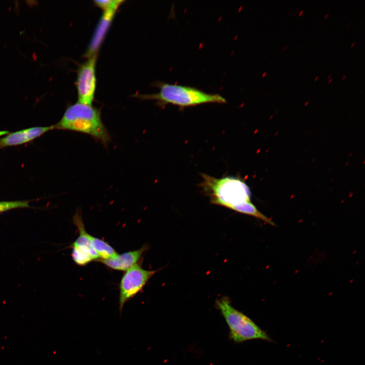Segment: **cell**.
I'll return each mask as SVG.
<instances>
[{"label":"cell","mask_w":365,"mask_h":365,"mask_svg":"<svg viewBox=\"0 0 365 365\" xmlns=\"http://www.w3.org/2000/svg\"><path fill=\"white\" fill-rule=\"evenodd\" d=\"M351 23V22H350L349 23H348V24L347 25V26H349L350 25Z\"/></svg>","instance_id":"24"},{"label":"cell","mask_w":365,"mask_h":365,"mask_svg":"<svg viewBox=\"0 0 365 365\" xmlns=\"http://www.w3.org/2000/svg\"><path fill=\"white\" fill-rule=\"evenodd\" d=\"M331 77V75H330L327 77V79H329Z\"/></svg>","instance_id":"23"},{"label":"cell","mask_w":365,"mask_h":365,"mask_svg":"<svg viewBox=\"0 0 365 365\" xmlns=\"http://www.w3.org/2000/svg\"><path fill=\"white\" fill-rule=\"evenodd\" d=\"M328 15H329V14H328V13H327V14L324 16V18L325 19L326 18H327V16H328Z\"/></svg>","instance_id":"17"},{"label":"cell","mask_w":365,"mask_h":365,"mask_svg":"<svg viewBox=\"0 0 365 365\" xmlns=\"http://www.w3.org/2000/svg\"><path fill=\"white\" fill-rule=\"evenodd\" d=\"M318 77H319L318 76H316L314 79V81H316L317 80V79L318 78Z\"/></svg>","instance_id":"20"},{"label":"cell","mask_w":365,"mask_h":365,"mask_svg":"<svg viewBox=\"0 0 365 365\" xmlns=\"http://www.w3.org/2000/svg\"><path fill=\"white\" fill-rule=\"evenodd\" d=\"M97 58L96 55L87 58L78 68L76 83L78 102L88 105L92 104L96 86Z\"/></svg>","instance_id":"6"},{"label":"cell","mask_w":365,"mask_h":365,"mask_svg":"<svg viewBox=\"0 0 365 365\" xmlns=\"http://www.w3.org/2000/svg\"><path fill=\"white\" fill-rule=\"evenodd\" d=\"M215 305L230 330V337L236 343L253 339L271 341L269 335L249 317L235 308L227 297L217 300Z\"/></svg>","instance_id":"4"},{"label":"cell","mask_w":365,"mask_h":365,"mask_svg":"<svg viewBox=\"0 0 365 365\" xmlns=\"http://www.w3.org/2000/svg\"><path fill=\"white\" fill-rule=\"evenodd\" d=\"M355 42H354L353 43H352V44H351V45L350 47H352L355 45Z\"/></svg>","instance_id":"18"},{"label":"cell","mask_w":365,"mask_h":365,"mask_svg":"<svg viewBox=\"0 0 365 365\" xmlns=\"http://www.w3.org/2000/svg\"><path fill=\"white\" fill-rule=\"evenodd\" d=\"M303 11H303V10H301V11L300 12V13H299V16H301L302 14L303 13Z\"/></svg>","instance_id":"16"},{"label":"cell","mask_w":365,"mask_h":365,"mask_svg":"<svg viewBox=\"0 0 365 365\" xmlns=\"http://www.w3.org/2000/svg\"><path fill=\"white\" fill-rule=\"evenodd\" d=\"M123 2H124V1H121L119 3L103 11V14L85 53V57L88 58L94 56H97L98 50L110 28L116 12Z\"/></svg>","instance_id":"7"},{"label":"cell","mask_w":365,"mask_h":365,"mask_svg":"<svg viewBox=\"0 0 365 365\" xmlns=\"http://www.w3.org/2000/svg\"><path fill=\"white\" fill-rule=\"evenodd\" d=\"M121 1L117 0H101L94 1L93 2L96 7L102 10L103 11L113 7Z\"/></svg>","instance_id":"14"},{"label":"cell","mask_w":365,"mask_h":365,"mask_svg":"<svg viewBox=\"0 0 365 365\" xmlns=\"http://www.w3.org/2000/svg\"><path fill=\"white\" fill-rule=\"evenodd\" d=\"M72 249L71 257L74 262L79 266H85L94 260L88 253L78 248L70 247Z\"/></svg>","instance_id":"12"},{"label":"cell","mask_w":365,"mask_h":365,"mask_svg":"<svg viewBox=\"0 0 365 365\" xmlns=\"http://www.w3.org/2000/svg\"><path fill=\"white\" fill-rule=\"evenodd\" d=\"M148 248L147 245H144L138 249L118 254L116 256L107 260H99L100 263L110 269L126 271L141 262L143 254Z\"/></svg>","instance_id":"8"},{"label":"cell","mask_w":365,"mask_h":365,"mask_svg":"<svg viewBox=\"0 0 365 365\" xmlns=\"http://www.w3.org/2000/svg\"><path fill=\"white\" fill-rule=\"evenodd\" d=\"M158 271L144 269L140 262L125 271L119 284V309L121 312L125 303L141 292Z\"/></svg>","instance_id":"5"},{"label":"cell","mask_w":365,"mask_h":365,"mask_svg":"<svg viewBox=\"0 0 365 365\" xmlns=\"http://www.w3.org/2000/svg\"><path fill=\"white\" fill-rule=\"evenodd\" d=\"M73 222L77 227L79 233V236L70 245V247L78 248L90 254L94 260H99V258L93 249L91 240V235L86 231L82 219L81 211L77 210L73 216Z\"/></svg>","instance_id":"10"},{"label":"cell","mask_w":365,"mask_h":365,"mask_svg":"<svg viewBox=\"0 0 365 365\" xmlns=\"http://www.w3.org/2000/svg\"><path fill=\"white\" fill-rule=\"evenodd\" d=\"M346 77V75H345L342 78V80H344Z\"/></svg>","instance_id":"19"},{"label":"cell","mask_w":365,"mask_h":365,"mask_svg":"<svg viewBox=\"0 0 365 365\" xmlns=\"http://www.w3.org/2000/svg\"><path fill=\"white\" fill-rule=\"evenodd\" d=\"M332 80H333V79H330L329 81H328V83H330L332 81Z\"/></svg>","instance_id":"22"},{"label":"cell","mask_w":365,"mask_h":365,"mask_svg":"<svg viewBox=\"0 0 365 365\" xmlns=\"http://www.w3.org/2000/svg\"><path fill=\"white\" fill-rule=\"evenodd\" d=\"M52 129L53 126L34 127L9 133L0 138V149L29 142Z\"/></svg>","instance_id":"9"},{"label":"cell","mask_w":365,"mask_h":365,"mask_svg":"<svg viewBox=\"0 0 365 365\" xmlns=\"http://www.w3.org/2000/svg\"><path fill=\"white\" fill-rule=\"evenodd\" d=\"M9 133L10 132L8 131H6V130L0 131V137L2 136L3 135H7V134H9Z\"/></svg>","instance_id":"15"},{"label":"cell","mask_w":365,"mask_h":365,"mask_svg":"<svg viewBox=\"0 0 365 365\" xmlns=\"http://www.w3.org/2000/svg\"><path fill=\"white\" fill-rule=\"evenodd\" d=\"M287 48V46H285L284 47H283V50H285V49Z\"/></svg>","instance_id":"21"},{"label":"cell","mask_w":365,"mask_h":365,"mask_svg":"<svg viewBox=\"0 0 365 365\" xmlns=\"http://www.w3.org/2000/svg\"><path fill=\"white\" fill-rule=\"evenodd\" d=\"M91 240L92 247L97 253L99 260L111 259L118 254L116 250L104 240L92 236H91Z\"/></svg>","instance_id":"11"},{"label":"cell","mask_w":365,"mask_h":365,"mask_svg":"<svg viewBox=\"0 0 365 365\" xmlns=\"http://www.w3.org/2000/svg\"><path fill=\"white\" fill-rule=\"evenodd\" d=\"M29 200L0 201V213L11 209L31 208Z\"/></svg>","instance_id":"13"},{"label":"cell","mask_w":365,"mask_h":365,"mask_svg":"<svg viewBox=\"0 0 365 365\" xmlns=\"http://www.w3.org/2000/svg\"><path fill=\"white\" fill-rule=\"evenodd\" d=\"M266 72H264V74H263V76H265V74H266Z\"/></svg>","instance_id":"25"},{"label":"cell","mask_w":365,"mask_h":365,"mask_svg":"<svg viewBox=\"0 0 365 365\" xmlns=\"http://www.w3.org/2000/svg\"><path fill=\"white\" fill-rule=\"evenodd\" d=\"M156 85L159 88V92L137 97L142 100H156L161 106L170 104L182 108L206 103H227L219 94L206 93L193 87L163 82H157Z\"/></svg>","instance_id":"3"},{"label":"cell","mask_w":365,"mask_h":365,"mask_svg":"<svg viewBox=\"0 0 365 365\" xmlns=\"http://www.w3.org/2000/svg\"><path fill=\"white\" fill-rule=\"evenodd\" d=\"M53 127V129L89 135L104 147L111 140L110 134L102 122L100 110L79 102L68 106L60 120Z\"/></svg>","instance_id":"2"},{"label":"cell","mask_w":365,"mask_h":365,"mask_svg":"<svg viewBox=\"0 0 365 365\" xmlns=\"http://www.w3.org/2000/svg\"><path fill=\"white\" fill-rule=\"evenodd\" d=\"M200 187L212 203L243 213L252 203L250 190L241 178L227 176L216 178L201 174Z\"/></svg>","instance_id":"1"}]
</instances>
